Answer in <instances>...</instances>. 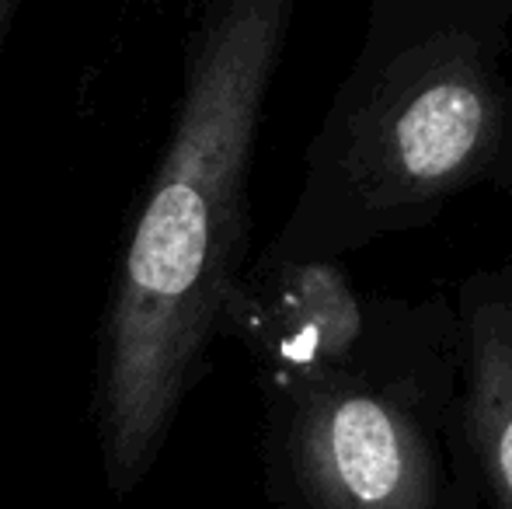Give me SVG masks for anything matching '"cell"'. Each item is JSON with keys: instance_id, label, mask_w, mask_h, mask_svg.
Masks as SVG:
<instances>
[{"instance_id": "obj_2", "label": "cell", "mask_w": 512, "mask_h": 509, "mask_svg": "<svg viewBox=\"0 0 512 509\" xmlns=\"http://www.w3.org/2000/svg\"><path fill=\"white\" fill-rule=\"evenodd\" d=\"M512 0H373L258 265L338 262L429 227L457 196L512 189Z\"/></svg>"}, {"instance_id": "obj_5", "label": "cell", "mask_w": 512, "mask_h": 509, "mask_svg": "<svg viewBox=\"0 0 512 509\" xmlns=\"http://www.w3.org/2000/svg\"><path fill=\"white\" fill-rule=\"evenodd\" d=\"M460 436L495 509H512V265L460 290Z\"/></svg>"}, {"instance_id": "obj_4", "label": "cell", "mask_w": 512, "mask_h": 509, "mask_svg": "<svg viewBox=\"0 0 512 509\" xmlns=\"http://www.w3.org/2000/svg\"><path fill=\"white\" fill-rule=\"evenodd\" d=\"M366 318L370 307L338 262H276L241 276L223 328L248 342L269 384L335 363L356 346Z\"/></svg>"}, {"instance_id": "obj_1", "label": "cell", "mask_w": 512, "mask_h": 509, "mask_svg": "<svg viewBox=\"0 0 512 509\" xmlns=\"http://www.w3.org/2000/svg\"><path fill=\"white\" fill-rule=\"evenodd\" d=\"M293 0H227L192 32L185 88L112 283L98 433L115 496L150 475L223 332L251 231V157Z\"/></svg>"}, {"instance_id": "obj_3", "label": "cell", "mask_w": 512, "mask_h": 509, "mask_svg": "<svg viewBox=\"0 0 512 509\" xmlns=\"http://www.w3.org/2000/svg\"><path fill=\"white\" fill-rule=\"evenodd\" d=\"M272 496L286 509H450L457 314L370 307L345 356L265 384Z\"/></svg>"}, {"instance_id": "obj_6", "label": "cell", "mask_w": 512, "mask_h": 509, "mask_svg": "<svg viewBox=\"0 0 512 509\" xmlns=\"http://www.w3.org/2000/svg\"><path fill=\"white\" fill-rule=\"evenodd\" d=\"M14 14H18V0H0V49H4V39L14 25Z\"/></svg>"}]
</instances>
